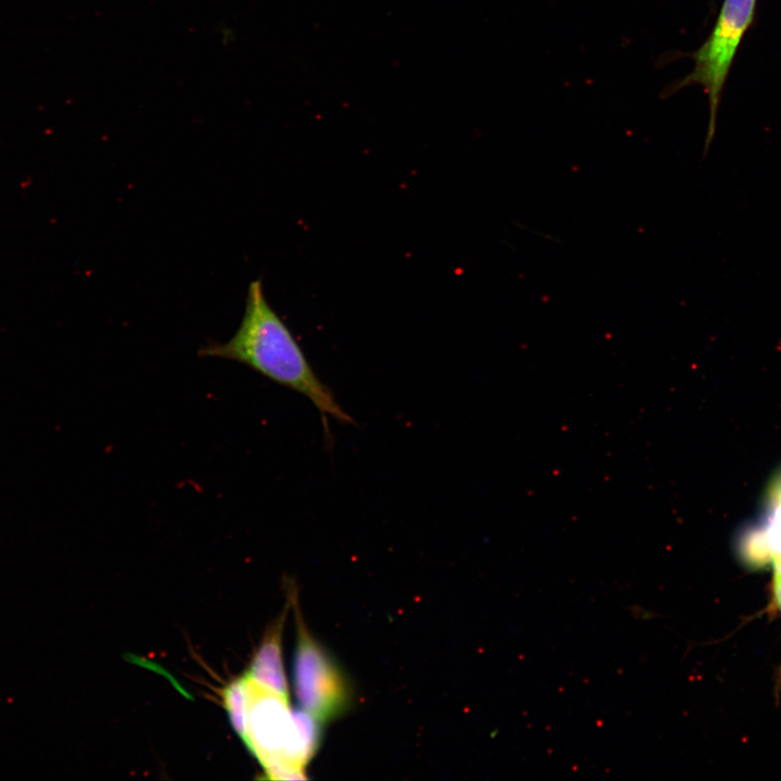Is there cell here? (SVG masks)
<instances>
[{
  "label": "cell",
  "mask_w": 781,
  "mask_h": 781,
  "mask_svg": "<svg viewBox=\"0 0 781 781\" xmlns=\"http://www.w3.org/2000/svg\"><path fill=\"white\" fill-rule=\"evenodd\" d=\"M199 356L235 361L304 395L321 413L327 436H330L328 417L355 424L317 376L291 330L268 303L261 279L248 285L244 313L235 333L225 343L208 342L200 348Z\"/></svg>",
  "instance_id": "6da1fadb"
},
{
  "label": "cell",
  "mask_w": 781,
  "mask_h": 781,
  "mask_svg": "<svg viewBox=\"0 0 781 781\" xmlns=\"http://www.w3.org/2000/svg\"><path fill=\"white\" fill-rule=\"evenodd\" d=\"M245 679L249 699L244 743L268 779H306L305 766L319 748L322 724L302 708L291 709L287 696Z\"/></svg>",
  "instance_id": "7a4b0ae2"
},
{
  "label": "cell",
  "mask_w": 781,
  "mask_h": 781,
  "mask_svg": "<svg viewBox=\"0 0 781 781\" xmlns=\"http://www.w3.org/2000/svg\"><path fill=\"white\" fill-rule=\"evenodd\" d=\"M757 0H725L708 39L694 53L693 71L678 87L701 85L709 102L705 153L715 136L716 116L722 88L738 47L752 24Z\"/></svg>",
  "instance_id": "3957f363"
},
{
  "label": "cell",
  "mask_w": 781,
  "mask_h": 781,
  "mask_svg": "<svg viewBox=\"0 0 781 781\" xmlns=\"http://www.w3.org/2000/svg\"><path fill=\"white\" fill-rule=\"evenodd\" d=\"M294 688L305 712L320 722L345 713L353 701L350 684L330 653L315 640L297 612Z\"/></svg>",
  "instance_id": "277c9868"
},
{
  "label": "cell",
  "mask_w": 781,
  "mask_h": 781,
  "mask_svg": "<svg viewBox=\"0 0 781 781\" xmlns=\"http://www.w3.org/2000/svg\"><path fill=\"white\" fill-rule=\"evenodd\" d=\"M284 618L285 616L281 615L269 628L244 676L256 684L289 697L281 655Z\"/></svg>",
  "instance_id": "5b68a950"
},
{
  "label": "cell",
  "mask_w": 781,
  "mask_h": 781,
  "mask_svg": "<svg viewBox=\"0 0 781 781\" xmlns=\"http://www.w3.org/2000/svg\"><path fill=\"white\" fill-rule=\"evenodd\" d=\"M223 703L232 727L243 739L246 732V719L248 708V686L245 677H241L229 683L222 692Z\"/></svg>",
  "instance_id": "8992f818"
}]
</instances>
